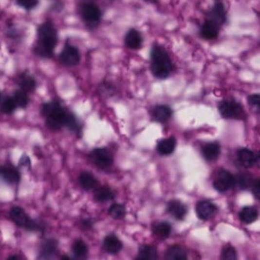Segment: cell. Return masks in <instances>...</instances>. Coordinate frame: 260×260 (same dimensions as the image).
Listing matches in <instances>:
<instances>
[{
    "label": "cell",
    "instance_id": "1",
    "mask_svg": "<svg viewBox=\"0 0 260 260\" xmlns=\"http://www.w3.org/2000/svg\"><path fill=\"white\" fill-rule=\"evenodd\" d=\"M57 41V32L54 24L51 21L42 23L37 28V41L35 44V54L42 58H51Z\"/></svg>",
    "mask_w": 260,
    "mask_h": 260
},
{
    "label": "cell",
    "instance_id": "2",
    "mask_svg": "<svg viewBox=\"0 0 260 260\" xmlns=\"http://www.w3.org/2000/svg\"><path fill=\"white\" fill-rule=\"evenodd\" d=\"M41 112L45 118L47 128L52 131H59L63 127H66L72 114L61 106L57 101L43 104Z\"/></svg>",
    "mask_w": 260,
    "mask_h": 260
},
{
    "label": "cell",
    "instance_id": "3",
    "mask_svg": "<svg viewBox=\"0 0 260 260\" xmlns=\"http://www.w3.org/2000/svg\"><path fill=\"white\" fill-rule=\"evenodd\" d=\"M173 63L168 53L161 45H154L151 51V70L158 79L167 78L173 71Z\"/></svg>",
    "mask_w": 260,
    "mask_h": 260
},
{
    "label": "cell",
    "instance_id": "4",
    "mask_svg": "<svg viewBox=\"0 0 260 260\" xmlns=\"http://www.w3.org/2000/svg\"><path fill=\"white\" fill-rule=\"evenodd\" d=\"M219 110L221 116L224 119L243 120L246 119V113L243 107L236 101L224 100L221 101L219 105Z\"/></svg>",
    "mask_w": 260,
    "mask_h": 260
},
{
    "label": "cell",
    "instance_id": "5",
    "mask_svg": "<svg viewBox=\"0 0 260 260\" xmlns=\"http://www.w3.org/2000/svg\"><path fill=\"white\" fill-rule=\"evenodd\" d=\"M91 157L94 164L101 169H107L113 164V155L106 148L94 149L91 154Z\"/></svg>",
    "mask_w": 260,
    "mask_h": 260
},
{
    "label": "cell",
    "instance_id": "6",
    "mask_svg": "<svg viewBox=\"0 0 260 260\" xmlns=\"http://www.w3.org/2000/svg\"><path fill=\"white\" fill-rule=\"evenodd\" d=\"M81 15L82 19L89 25H97L101 17V9L98 6L92 2L83 4L81 7Z\"/></svg>",
    "mask_w": 260,
    "mask_h": 260
},
{
    "label": "cell",
    "instance_id": "7",
    "mask_svg": "<svg viewBox=\"0 0 260 260\" xmlns=\"http://www.w3.org/2000/svg\"><path fill=\"white\" fill-rule=\"evenodd\" d=\"M235 185V179L231 173L222 169L219 172L213 182L215 190L219 192H225Z\"/></svg>",
    "mask_w": 260,
    "mask_h": 260
},
{
    "label": "cell",
    "instance_id": "8",
    "mask_svg": "<svg viewBox=\"0 0 260 260\" xmlns=\"http://www.w3.org/2000/svg\"><path fill=\"white\" fill-rule=\"evenodd\" d=\"M61 63L67 66H74L80 61V54L76 47L71 44H66L59 54Z\"/></svg>",
    "mask_w": 260,
    "mask_h": 260
},
{
    "label": "cell",
    "instance_id": "9",
    "mask_svg": "<svg viewBox=\"0 0 260 260\" xmlns=\"http://www.w3.org/2000/svg\"><path fill=\"white\" fill-rule=\"evenodd\" d=\"M9 217L18 227L24 228L26 231L32 220L25 211L19 206L12 207L9 211Z\"/></svg>",
    "mask_w": 260,
    "mask_h": 260
},
{
    "label": "cell",
    "instance_id": "10",
    "mask_svg": "<svg viewBox=\"0 0 260 260\" xmlns=\"http://www.w3.org/2000/svg\"><path fill=\"white\" fill-rule=\"evenodd\" d=\"M217 210L218 208L216 205L207 200L200 201L196 204V215L201 220H208V219H212V217L216 214Z\"/></svg>",
    "mask_w": 260,
    "mask_h": 260
},
{
    "label": "cell",
    "instance_id": "11",
    "mask_svg": "<svg viewBox=\"0 0 260 260\" xmlns=\"http://www.w3.org/2000/svg\"><path fill=\"white\" fill-rule=\"evenodd\" d=\"M0 177L10 185H18L21 180V174L16 168L9 165L0 167Z\"/></svg>",
    "mask_w": 260,
    "mask_h": 260
},
{
    "label": "cell",
    "instance_id": "12",
    "mask_svg": "<svg viewBox=\"0 0 260 260\" xmlns=\"http://www.w3.org/2000/svg\"><path fill=\"white\" fill-rule=\"evenodd\" d=\"M57 241L49 239L42 243L39 259H51L57 253Z\"/></svg>",
    "mask_w": 260,
    "mask_h": 260
},
{
    "label": "cell",
    "instance_id": "13",
    "mask_svg": "<svg viewBox=\"0 0 260 260\" xmlns=\"http://www.w3.org/2000/svg\"><path fill=\"white\" fill-rule=\"evenodd\" d=\"M167 212L177 220H183L186 215L187 210L181 201L172 200L167 204Z\"/></svg>",
    "mask_w": 260,
    "mask_h": 260
},
{
    "label": "cell",
    "instance_id": "14",
    "mask_svg": "<svg viewBox=\"0 0 260 260\" xmlns=\"http://www.w3.org/2000/svg\"><path fill=\"white\" fill-rule=\"evenodd\" d=\"M125 44L130 49H139L142 46V38L139 31L134 28L130 29L126 35Z\"/></svg>",
    "mask_w": 260,
    "mask_h": 260
},
{
    "label": "cell",
    "instance_id": "15",
    "mask_svg": "<svg viewBox=\"0 0 260 260\" xmlns=\"http://www.w3.org/2000/svg\"><path fill=\"white\" fill-rule=\"evenodd\" d=\"M177 146V140L175 138L170 137L169 138H165L158 143L157 150L159 154L162 156H168L173 154Z\"/></svg>",
    "mask_w": 260,
    "mask_h": 260
},
{
    "label": "cell",
    "instance_id": "16",
    "mask_svg": "<svg viewBox=\"0 0 260 260\" xmlns=\"http://www.w3.org/2000/svg\"><path fill=\"white\" fill-rule=\"evenodd\" d=\"M202 36L208 40L215 39L219 35V25L212 20H207L201 28Z\"/></svg>",
    "mask_w": 260,
    "mask_h": 260
},
{
    "label": "cell",
    "instance_id": "17",
    "mask_svg": "<svg viewBox=\"0 0 260 260\" xmlns=\"http://www.w3.org/2000/svg\"><path fill=\"white\" fill-rule=\"evenodd\" d=\"M104 249L111 254L118 253L123 248V243L114 235H109L104 240Z\"/></svg>",
    "mask_w": 260,
    "mask_h": 260
},
{
    "label": "cell",
    "instance_id": "18",
    "mask_svg": "<svg viewBox=\"0 0 260 260\" xmlns=\"http://www.w3.org/2000/svg\"><path fill=\"white\" fill-rule=\"evenodd\" d=\"M172 114L173 112L171 108L167 105H157L153 110V117L158 122H166L171 118Z\"/></svg>",
    "mask_w": 260,
    "mask_h": 260
},
{
    "label": "cell",
    "instance_id": "19",
    "mask_svg": "<svg viewBox=\"0 0 260 260\" xmlns=\"http://www.w3.org/2000/svg\"><path fill=\"white\" fill-rule=\"evenodd\" d=\"M238 159L242 166L246 168L251 167L255 164L256 155L249 149L241 148L238 151Z\"/></svg>",
    "mask_w": 260,
    "mask_h": 260
},
{
    "label": "cell",
    "instance_id": "20",
    "mask_svg": "<svg viewBox=\"0 0 260 260\" xmlns=\"http://www.w3.org/2000/svg\"><path fill=\"white\" fill-rule=\"evenodd\" d=\"M214 22L216 23L217 25H221L225 21L226 14L224 10V5L221 2H217L214 5L213 9L211 11L209 14V19Z\"/></svg>",
    "mask_w": 260,
    "mask_h": 260
},
{
    "label": "cell",
    "instance_id": "21",
    "mask_svg": "<svg viewBox=\"0 0 260 260\" xmlns=\"http://www.w3.org/2000/svg\"><path fill=\"white\" fill-rule=\"evenodd\" d=\"M220 152V146L216 143H206L202 148L203 157L208 161H214L218 159Z\"/></svg>",
    "mask_w": 260,
    "mask_h": 260
},
{
    "label": "cell",
    "instance_id": "22",
    "mask_svg": "<svg viewBox=\"0 0 260 260\" xmlns=\"http://www.w3.org/2000/svg\"><path fill=\"white\" fill-rule=\"evenodd\" d=\"M165 258L168 260H184L187 259V255L182 246L173 245L167 250Z\"/></svg>",
    "mask_w": 260,
    "mask_h": 260
},
{
    "label": "cell",
    "instance_id": "23",
    "mask_svg": "<svg viewBox=\"0 0 260 260\" xmlns=\"http://www.w3.org/2000/svg\"><path fill=\"white\" fill-rule=\"evenodd\" d=\"M19 84L21 89L28 93L33 92L37 85L35 79L32 75L28 74H22L20 76Z\"/></svg>",
    "mask_w": 260,
    "mask_h": 260
},
{
    "label": "cell",
    "instance_id": "24",
    "mask_svg": "<svg viewBox=\"0 0 260 260\" xmlns=\"http://www.w3.org/2000/svg\"><path fill=\"white\" fill-rule=\"evenodd\" d=\"M78 181L82 188L86 190L94 189L98 183L97 179L92 173H88V172H83L81 173L78 177Z\"/></svg>",
    "mask_w": 260,
    "mask_h": 260
},
{
    "label": "cell",
    "instance_id": "25",
    "mask_svg": "<svg viewBox=\"0 0 260 260\" xmlns=\"http://www.w3.org/2000/svg\"><path fill=\"white\" fill-rule=\"evenodd\" d=\"M94 197L97 201L104 202V201H110L114 199L115 194L113 190L108 187L102 186L99 187L95 189L94 192Z\"/></svg>",
    "mask_w": 260,
    "mask_h": 260
},
{
    "label": "cell",
    "instance_id": "26",
    "mask_svg": "<svg viewBox=\"0 0 260 260\" xmlns=\"http://www.w3.org/2000/svg\"><path fill=\"white\" fill-rule=\"evenodd\" d=\"M158 258V253L154 246L144 245L141 246L138 254V260H153Z\"/></svg>",
    "mask_w": 260,
    "mask_h": 260
},
{
    "label": "cell",
    "instance_id": "27",
    "mask_svg": "<svg viewBox=\"0 0 260 260\" xmlns=\"http://www.w3.org/2000/svg\"><path fill=\"white\" fill-rule=\"evenodd\" d=\"M258 218V211L253 207H245L241 210L240 219L243 223H251Z\"/></svg>",
    "mask_w": 260,
    "mask_h": 260
},
{
    "label": "cell",
    "instance_id": "28",
    "mask_svg": "<svg viewBox=\"0 0 260 260\" xmlns=\"http://www.w3.org/2000/svg\"><path fill=\"white\" fill-rule=\"evenodd\" d=\"M172 227L167 222H161L154 226L153 232L161 239H166L171 233Z\"/></svg>",
    "mask_w": 260,
    "mask_h": 260
},
{
    "label": "cell",
    "instance_id": "29",
    "mask_svg": "<svg viewBox=\"0 0 260 260\" xmlns=\"http://www.w3.org/2000/svg\"><path fill=\"white\" fill-rule=\"evenodd\" d=\"M13 99H14L17 106L19 107V108H25L29 104L30 100L28 93L24 92L22 89L16 91L14 96H13Z\"/></svg>",
    "mask_w": 260,
    "mask_h": 260
},
{
    "label": "cell",
    "instance_id": "30",
    "mask_svg": "<svg viewBox=\"0 0 260 260\" xmlns=\"http://www.w3.org/2000/svg\"><path fill=\"white\" fill-rule=\"evenodd\" d=\"M17 107L13 97H7L0 105V112L5 115H10L15 112Z\"/></svg>",
    "mask_w": 260,
    "mask_h": 260
},
{
    "label": "cell",
    "instance_id": "31",
    "mask_svg": "<svg viewBox=\"0 0 260 260\" xmlns=\"http://www.w3.org/2000/svg\"><path fill=\"white\" fill-rule=\"evenodd\" d=\"M73 254L78 258L85 257L88 253V246L82 240H77L73 245Z\"/></svg>",
    "mask_w": 260,
    "mask_h": 260
},
{
    "label": "cell",
    "instance_id": "32",
    "mask_svg": "<svg viewBox=\"0 0 260 260\" xmlns=\"http://www.w3.org/2000/svg\"><path fill=\"white\" fill-rule=\"evenodd\" d=\"M108 213L113 219H121L126 215V208L120 204H113L110 207Z\"/></svg>",
    "mask_w": 260,
    "mask_h": 260
},
{
    "label": "cell",
    "instance_id": "33",
    "mask_svg": "<svg viewBox=\"0 0 260 260\" xmlns=\"http://www.w3.org/2000/svg\"><path fill=\"white\" fill-rule=\"evenodd\" d=\"M235 185H238L241 189H247L249 186L253 184L252 182L251 177L250 175L246 174V173H241L238 175V177L235 178Z\"/></svg>",
    "mask_w": 260,
    "mask_h": 260
},
{
    "label": "cell",
    "instance_id": "34",
    "mask_svg": "<svg viewBox=\"0 0 260 260\" xmlns=\"http://www.w3.org/2000/svg\"><path fill=\"white\" fill-rule=\"evenodd\" d=\"M237 252L233 246H227L223 249L221 259L224 260H235L237 259Z\"/></svg>",
    "mask_w": 260,
    "mask_h": 260
},
{
    "label": "cell",
    "instance_id": "35",
    "mask_svg": "<svg viewBox=\"0 0 260 260\" xmlns=\"http://www.w3.org/2000/svg\"><path fill=\"white\" fill-rule=\"evenodd\" d=\"M18 5L25 10H32L37 6L39 0H16Z\"/></svg>",
    "mask_w": 260,
    "mask_h": 260
},
{
    "label": "cell",
    "instance_id": "36",
    "mask_svg": "<svg viewBox=\"0 0 260 260\" xmlns=\"http://www.w3.org/2000/svg\"><path fill=\"white\" fill-rule=\"evenodd\" d=\"M248 103L252 108L260 109V95L253 94L249 96Z\"/></svg>",
    "mask_w": 260,
    "mask_h": 260
},
{
    "label": "cell",
    "instance_id": "37",
    "mask_svg": "<svg viewBox=\"0 0 260 260\" xmlns=\"http://www.w3.org/2000/svg\"><path fill=\"white\" fill-rule=\"evenodd\" d=\"M31 166H32V161L30 159V157L26 154L21 156L19 160L20 167L31 168Z\"/></svg>",
    "mask_w": 260,
    "mask_h": 260
},
{
    "label": "cell",
    "instance_id": "38",
    "mask_svg": "<svg viewBox=\"0 0 260 260\" xmlns=\"http://www.w3.org/2000/svg\"><path fill=\"white\" fill-rule=\"evenodd\" d=\"M252 189H253V194L256 196V198L260 200V179H258L253 182Z\"/></svg>",
    "mask_w": 260,
    "mask_h": 260
},
{
    "label": "cell",
    "instance_id": "39",
    "mask_svg": "<svg viewBox=\"0 0 260 260\" xmlns=\"http://www.w3.org/2000/svg\"><path fill=\"white\" fill-rule=\"evenodd\" d=\"M82 227H84V228L89 229L91 227H92V221H90V220H85L82 222Z\"/></svg>",
    "mask_w": 260,
    "mask_h": 260
},
{
    "label": "cell",
    "instance_id": "40",
    "mask_svg": "<svg viewBox=\"0 0 260 260\" xmlns=\"http://www.w3.org/2000/svg\"><path fill=\"white\" fill-rule=\"evenodd\" d=\"M255 164L257 165V167L260 169V150L257 155H256Z\"/></svg>",
    "mask_w": 260,
    "mask_h": 260
},
{
    "label": "cell",
    "instance_id": "41",
    "mask_svg": "<svg viewBox=\"0 0 260 260\" xmlns=\"http://www.w3.org/2000/svg\"><path fill=\"white\" fill-rule=\"evenodd\" d=\"M19 257H18V256H11L8 258V260H19Z\"/></svg>",
    "mask_w": 260,
    "mask_h": 260
},
{
    "label": "cell",
    "instance_id": "42",
    "mask_svg": "<svg viewBox=\"0 0 260 260\" xmlns=\"http://www.w3.org/2000/svg\"><path fill=\"white\" fill-rule=\"evenodd\" d=\"M0 99H1V93H0Z\"/></svg>",
    "mask_w": 260,
    "mask_h": 260
}]
</instances>
